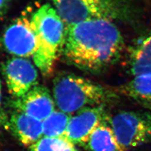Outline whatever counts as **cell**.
I'll use <instances>...</instances> for the list:
<instances>
[{
  "instance_id": "obj_1",
  "label": "cell",
  "mask_w": 151,
  "mask_h": 151,
  "mask_svg": "<svg viewBox=\"0 0 151 151\" xmlns=\"http://www.w3.org/2000/svg\"><path fill=\"white\" fill-rule=\"evenodd\" d=\"M124 48V39L113 22L94 19L67 26L63 54L75 67L97 73L115 64Z\"/></svg>"
},
{
  "instance_id": "obj_2",
  "label": "cell",
  "mask_w": 151,
  "mask_h": 151,
  "mask_svg": "<svg viewBox=\"0 0 151 151\" xmlns=\"http://www.w3.org/2000/svg\"><path fill=\"white\" fill-rule=\"evenodd\" d=\"M30 21L37 42L33 59L42 75L49 76L53 73L57 60L63 52L67 25L49 3L38 9Z\"/></svg>"
},
{
  "instance_id": "obj_3",
  "label": "cell",
  "mask_w": 151,
  "mask_h": 151,
  "mask_svg": "<svg viewBox=\"0 0 151 151\" xmlns=\"http://www.w3.org/2000/svg\"><path fill=\"white\" fill-rule=\"evenodd\" d=\"M53 98L58 109L69 115L85 108L105 106L115 93L102 85L74 74H63L53 83Z\"/></svg>"
},
{
  "instance_id": "obj_4",
  "label": "cell",
  "mask_w": 151,
  "mask_h": 151,
  "mask_svg": "<svg viewBox=\"0 0 151 151\" xmlns=\"http://www.w3.org/2000/svg\"><path fill=\"white\" fill-rule=\"evenodd\" d=\"M108 123L123 151L151 144V113L121 111L108 116Z\"/></svg>"
},
{
  "instance_id": "obj_5",
  "label": "cell",
  "mask_w": 151,
  "mask_h": 151,
  "mask_svg": "<svg viewBox=\"0 0 151 151\" xmlns=\"http://www.w3.org/2000/svg\"><path fill=\"white\" fill-rule=\"evenodd\" d=\"M3 72L9 93L14 97L23 96L38 84V72L30 61L14 57L3 65Z\"/></svg>"
},
{
  "instance_id": "obj_6",
  "label": "cell",
  "mask_w": 151,
  "mask_h": 151,
  "mask_svg": "<svg viewBox=\"0 0 151 151\" xmlns=\"http://www.w3.org/2000/svg\"><path fill=\"white\" fill-rule=\"evenodd\" d=\"M2 41L8 52L18 58H33L37 50L36 35L30 20L27 17L18 18L11 23L4 32Z\"/></svg>"
},
{
  "instance_id": "obj_7",
  "label": "cell",
  "mask_w": 151,
  "mask_h": 151,
  "mask_svg": "<svg viewBox=\"0 0 151 151\" xmlns=\"http://www.w3.org/2000/svg\"><path fill=\"white\" fill-rule=\"evenodd\" d=\"M105 106L85 108L71 116L65 138L76 146H85L93 131L108 119Z\"/></svg>"
},
{
  "instance_id": "obj_8",
  "label": "cell",
  "mask_w": 151,
  "mask_h": 151,
  "mask_svg": "<svg viewBox=\"0 0 151 151\" xmlns=\"http://www.w3.org/2000/svg\"><path fill=\"white\" fill-rule=\"evenodd\" d=\"M12 107L16 111L25 113L43 122L55 111V101L49 89L37 84L25 95L12 101Z\"/></svg>"
},
{
  "instance_id": "obj_9",
  "label": "cell",
  "mask_w": 151,
  "mask_h": 151,
  "mask_svg": "<svg viewBox=\"0 0 151 151\" xmlns=\"http://www.w3.org/2000/svg\"><path fill=\"white\" fill-rule=\"evenodd\" d=\"M8 130L23 145L30 147L44 135L42 122L16 110L9 118Z\"/></svg>"
},
{
  "instance_id": "obj_10",
  "label": "cell",
  "mask_w": 151,
  "mask_h": 151,
  "mask_svg": "<svg viewBox=\"0 0 151 151\" xmlns=\"http://www.w3.org/2000/svg\"><path fill=\"white\" fill-rule=\"evenodd\" d=\"M128 60L129 70L133 76L151 74V32L130 47Z\"/></svg>"
},
{
  "instance_id": "obj_11",
  "label": "cell",
  "mask_w": 151,
  "mask_h": 151,
  "mask_svg": "<svg viewBox=\"0 0 151 151\" xmlns=\"http://www.w3.org/2000/svg\"><path fill=\"white\" fill-rule=\"evenodd\" d=\"M121 91L151 111V74L134 76L122 86Z\"/></svg>"
},
{
  "instance_id": "obj_12",
  "label": "cell",
  "mask_w": 151,
  "mask_h": 151,
  "mask_svg": "<svg viewBox=\"0 0 151 151\" xmlns=\"http://www.w3.org/2000/svg\"><path fill=\"white\" fill-rule=\"evenodd\" d=\"M85 147L88 151H123L108 123V118L93 131Z\"/></svg>"
},
{
  "instance_id": "obj_13",
  "label": "cell",
  "mask_w": 151,
  "mask_h": 151,
  "mask_svg": "<svg viewBox=\"0 0 151 151\" xmlns=\"http://www.w3.org/2000/svg\"><path fill=\"white\" fill-rule=\"evenodd\" d=\"M71 115L60 110H55L42 122L45 137L65 138Z\"/></svg>"
},
{
  "instance_id": "obj_14",
  "label": "cell",
  "mask_w": 151,
  "mask_h": 151,
  "mask_svg": "<svg viewBox=\"0 0 151 151\" xmlns=\"http://www.w3.org/2000/svg\"><path fill=\"white\" fill-rule=\"evenodd\" d=\"M30 151H79L76 146L65 138L43 137L30 147Z\"/></svg>"
},
{
  "instance_id": "obj_15",
  "label": "cell",
  "mask_w": 151,
  "mask_h": 151,
  "mask_svg": "<svg viewBox=\"0 0 151 151\" xmlns=\"http://www.w3.org/2000/svg\"><path fill=\"white\" fill-rule=\"evenodd\" d=\"M9 117L4 110L2 103V90L1 85L0 82V127L8 130Z\"/></svg>"
},
{
  "instance_id": "obj_16",
  "label": "cell",
  "mask_w": 151,
  "mask_h": 151,
  "mask_svg": "<svg viewBox=\"0 0 151 151\" xmlns=\"http://www.w3.org/2000/svg\"><path fill=\"white\" fill-rule=\"evenodd\" d=\"M9 0H0V17L4 15L7 11Z\"/></svg>"
}]
</instances>
